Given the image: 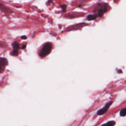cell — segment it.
Listing matches in <instances>:
<instances>
[{
  "label": "cell",
  "mask_w": 126,
  "mask_h": 126,
  "mask_svg": "<svg viewBox=\"0 0 126 126\" xmlns=\"http://www.w3.org/2000/svg\"><path fill=\"white\" fill-rule=\"evenodd\" d=\"M120 116H126V108L122 109L120 111Z\"/></svg>",
  "instance_id": "cell-9"
},
{
  "label": "cell",
  "mask_w": 126,
  "mask_h": 126,
  "mask_svg": "<svg viewBox=\"0 0 126 126\" xmlns=\"http://www.w3.org/2000/svg\"><path fill=\"white\" fill-rule=\"evenodd\" d=\"M97 17V15L96 14H91V15H89L87 17V20H89V21H91V20H95Z\"/></svg>",
  "instance_id": "cell-6"
},
{
  "label": "cell",
  "mask_w": 126,
  "mask_h": 126,
  "mask_svg": "<svg viewBox=\"0 0 126 126\" xmlns=\"http://www.w3.org/2000/svg\"><path fill=\"white\" fill-rule=\"evenodd\" d=\"M0 11H3L5 13H12V11L11 9H9L7 6H4L1 3H0Z\"/></svg>",
  "instance_id": "cell-5"
},
{
  "label": "cell",
  "mask_w": 126,
  "mask_h": 126,
  "mask_svg": "<svg viewBox=\"0 0 126 126\" xmlns=\"http://www.w3.org/2000/svg\"><path fill=\"white\" fill-rule=\"evenodd\" d=\"M52 1H53V0H48V3H50Z\"/></svg>",
  "instance_id": "cell-15"
},
{
  "label": "cell",
  "mask_w": 126,
  "mask_h": 126,
  "mask_svg": "<svg viewBox=\"0 0 126 126\" xmlns=\"http://www.w3.org/2000/svg\"><path fill=\"white\" fill-rule=\"evenodd\" d=\"M116 124V122L114 121H108V122L102 125L101 126H114Z\"/></svg>",
  "instance_id": "cell-7"
},
{
  "label": "cell",
  "mask_w": 126,
  "mask_h": 126,
  "mask_svg": "<svg viewBox=\"0 0 126 126\" xmlns=\"http://www.w3.org/2000/svg\"><path fill=\"white\" fill-rule=\"evenodd\" d=\"M21 38L22 40H26V39H27V36H22Z\"/></svg>",
  "instance_id": "cell-13"
},
{
  "label": "cell",
  "mask_w": 126,
  "mask_h": 126,
  "mask_svg": "<svg viewBox=\"0 0 126 126\" xmlns=\"http://www.w3.org/2000/svg\"><path fill=\"white\" fill-rule=\"evenodd\" d=\"M11 55L12 56H17L18 55V50L13 49V50L11 52Z\"/></svg>",
  "instance_id": "cell-10"
},
{
  "label": "cell",
  "mask_w": 126,
  "mask_h": 126,
  "mask_svg": "<svg viewBox=\"0 0 126 126\" xmlns=\"http://www.w3.org/2000/svg\"><path fill=\"white\" fill-rule=\"evenodd\" d=\"M8 65V60L4 57H0V73H3Z\"/></svg>",
  "instance_id": "cell-3"
},
{
  "label": "cell",
  "mask_w": 126,
  "mask_h": 126,
  "mask_svg": "<svg viewBox=\"0 0 126 126\" xmlns=\"http://www.w3.org/2000/svg\"><path fill=\"white\" fill-rule=\"evenodd\" d=\"M26 46H27V44H24V45H23V46H22V49H25Z\"/></svg>",
  "instance_id": "cell-14"
},
{
  "label": "cell",
  "mask_w": 126,
  "mask_h": 126,
  "mask_svg": "<svg viewBox=\"0 0 126 126\" xmlns=\"http://www.w3.org/2000/svg\"><path fill=\"white\" fill-rule=\"evenodd\" d=\"M108 4L106 3H100L94 9V12L98 17H102L108 10Z\"/></svg>",
  "instance_id": "cell-1"
},
{
  "label": "cell",
  "mask_w": 126,
  "mask_h": 126,
  "mask_svg": "<svg viewBox=\"0 0 126 126\" xmlns=\"http://www.w3.org/2000/svg\"><path fill=\"white\" fill-rule=\"evenodd\" d=\"M112 104V102H109L108 103H107L106 105H105V106L102 108V109H99V111H97V114L98 115H103V114H105L107 111H108V109L110 107V106Z\"/></svg>",
  "instance_id": "cell-4"
},
{
  "label": "cell",
  "mask_w": 126,
  "mask_h": 126,
  "mask_svg": "<svg viewBox=\"0 0 126 126\" xmlns=\"http://www.w3.org/2000/svg\"><path fill=\"white\" fill-rule=\"evenodd\" d=\"M52 49V44L51 43H46L42 48L40 52V56L41 57H44L49 55Z\"/></svg>",
  "instance_id": "cell-2"
},
{
  "label": "cell",
  "mask_w": 126,
  "mask_h": 126,
  "mask_svg": "<svg viewBox=\"0 0 126 126\" xmlns=\"http://www.w3.org/2000/svg\"><path fill=\"white\" fill-rule=\"evenodd\" d=\"M60 7L62 8L63 11V12H65L66 8H67V6H66V5H65V4H63V5H62V6H61Z\"/></svg>",
  "instance_id": "cell-11"
},
{
  "label": "cell",
  "mask_w": 126,
  "mask_h": 126,
  "mask_svg": "<svg viewBox=\"0 0 126 126\" xmlns=\"http://www.w3.org/2000/svg\"><path fill=\"white\" fill-rule=\"evenodd\" d=\"M12 47H13V49L14 50H18L20 48V46H19V44L17 43V41H14V43H12Z\"/></svg>",
  "instance_id": "cell-8"
},
{
  "label": "cell",
  "mask_w": 126,
  "mask_h": 126,
  "mask_svg": "<svg viewBox=\"0 0 126 126\" xmlns=\"http://www.w3.org/2000/svg\"><path fill=\"white\" fill-rule=\"evenodd\" d=\"M0 47H6L4 43H3V42H1V41H0Z\"/></svg>",
  "instance_id": "cell-12"
}]
</instances>
